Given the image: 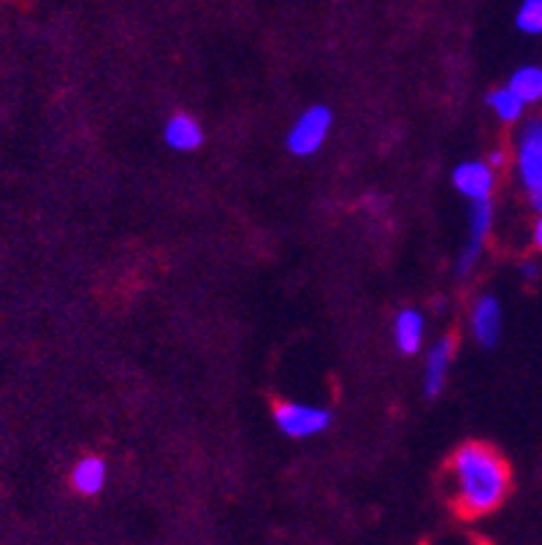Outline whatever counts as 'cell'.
<instances>
[{"label":"cell","mask_w":542,"mask_h":545,"mask_svg":"<svg viewBox=\"0 0 542 545\" xmlns=\"http://www.w3.org/2000/svg\"><path fill=\"white\" fill-rule=\"evenodd\" d=\"M515 25L526 36H540L542 33V0H524L515 11Z\"/></svg>","instance_id":"5bb4252c"},{"label":"cell","mask_w":542,"mask_h":545,"mask_svg":"<svg viewBox=\"0 0 542 545\" xmlns=\"http://www.w3.org/2000/svg\"><path fill=\"white\" fill-rule=\"evenodd\" d=\"M488 106L494 109L496 117H499L502 123H515V120H521L526 104L510 90V87H499V90H494V93L488 95Z\"/></svg>","instance_id":"4fadbf2b"},{"label":"cell","mask_w":542,"mask_h":545,"mask_svg":"<svg viewBox=\"0 0 542 545\" xmlns=\"http://www.w3.org/2000/svg\"><path fill=\"white\" fill-rule=\"evenodd\" d=\"M488 163L494 166V169H499V166H505V152H491V158H488Z\"/></svg>","instance_id":"9a60e30c"},{"label":"cell","mask_w":542,"mask_h":545,"mask_svg":"<svg viewBox=\"0 0 542 545\" xmlns=\"http://www.w3.org/2000/svg\"><path fill=\"white\" fill-rule=\"evenodd\" d=\"M472 331L483 348H494L502 334V304L494 296H483L472 310Z\"/></svg>","instance_id":"52a82bcc"},{"label":"cell","mask_w":542,"mask_h":545,"mask_svg":"<svg viewBox=\"0 0 542 545\" xmlns=\"http://www.w3.org/2000/svg\"><path fill=\"white\" fill-rule=\"evenodd\" d=\"M71 483H74V489L79 494H85V497H93L98 491L103 489V483H106V464L98 456H87L74 467V475H71Z\"/></svg>","instance_id":"8fae6325"},{"label":"cell","mask_w":542,"mask_h":545,"mask_svg":"<svg viewBox=\"0 0 542 545\" xmlns=\"http://www.w3.org/2000/svg\"><path fill=\"white\" fill-rule=\"evenodd\" d=\"M334 123V114L328 106H312L301 114L296 125L288 133V150L299 158L315 155L323 147V141L328 136V128Z\"/></svg>","instance_id":"7a4b0ae2"},{"label":"cell","mask_w":542,"mask_h":545,"mask_svg":"<svg viewBox=\"0 0 542 545\" xmlns=\"http://www.w3.org/2000/svg\"><path fill=\"white\" fill-rule=\"evenodd\" d=\"M453 185L461 196L469 201H480V198H491L494 193V166L483 163V160H467L458 163L453 171Z\"/></svg>","instance_id":"8992f818"},{"label":"cell","mask_w":542,"mask_h":545,"mask_svg":"<svg viewBox=\"0 0 542 545\" xmlns=\"http://www.w3.org/2000/svg\"><path fill=\"white\" fill-rule=\"evenodd\" d=\"M510 90H513L524 104H537L542 98V68L540 66H524L518 68L510 76Z\"/></svg>","instance_id":"7c38bea8"},{"label":"cell","mask_w":542,"mask_h":545,"mask_svg":"<svg viewBox=\"0 0 542 545\" xmlns=\"http://www.w3.org/2000/svg\"><path fill=\"white\" fill-rule=\"evenodd\" d=\"M534 242H537V247L542 250V217L540 223H537V228H534Z\"/></svg>","instance_id":"2e32d148"},{"label":"cell","mask_w":542,"mask_h":545,"mask_svg":"<svg viewBox=\"0 0 542 545\" xmlns=\"http://www.w3.org/2000/svg\"><path fill=\"white\" fill-rule=\"evenodd\" d=\"M423 331H426V320H423L421 312L415 310H402L396 315V323H393V337H396V348L412 356L421 350Z\"/></svg>","instance_id":"30bf717a"},{"label":"cell","mask_w":542,"mask_h":545,"mask_svg":"<svg viewBox=\"0 0 542 545\" xmlns=\"http://www.w3.org/2000/svg\"><path fill=\"white\" fill-rule=\"evenodd\" d=\"M532 201H534V209H537V212H540V215H542V193H537V196H534Z\"/></svg>","instance_id":"e0dca14e"},{"label":"cell","mask_w":542,"mask_h":545,"mask_svg":"<svg viewBox=\"0 0 542 545\" xmlns=\"http://www.w3.org/2000/svg\"><path fill=\"white\" fill-rule=\"evenodd\" d=\"M274 421H277V429H280L285 437L304 440V437H312V434H320L323 429H328L331 413L323 410V407L299 405V402H282V405L274 407Z\"/></svg>","instance_id":"3957f363"},{"label":"cell","mask_w":542,"mask_h":545,"mask_svg":"<svg viewBox=\"0 0 542 545\" xmlns=\"http://www.w3.org/2000/svg\"><path fill=\"white\" fill-rule=\"evenodd\" d=\"M450 358H453V339L450 337L440 339V342L429 350V356H426V380H423V391H426L429 399L442 394L445 380H448Z\"/></svg>","instance_id":"ba28073f"},{"label":"cell","mask_w":542,"mask_h":545,"mask_svg":"<svg viewBox=\"0 0 542 545\" xmlns=\"http://www.w3.org/2000/svg\"><path fill=\"white\" fill-rule=\"evenodd\" d=\"M518 177L529 196L542 193V120H532L518 141Z\"/></svg>","instance_id":"277c9868"},{"label":"cell","mask_w":542,"mask_h":545,"mask_svg":"<svg viewBox=\"0 0 542 545\" xmlns=\"http://www.w3.org/2000/svg\"><path fill=\"white\" fill-rule=\"evenodd\" d=\"M163 136H166V144H169L171 150L177 152L198 150L204 144V131H201V125L190 114H174L169 123H166Z\"/></svg>","instance_id":"9c48e42d"},{"label":"cell","mask_w":542,"mask_h":545,"mask_svg":"<svg viewBox=\"0 0 542 545\" xmlns=\"http://www.w3.org/2000/svg\"><path fill=\"white\" fill-rule=\"evenodd\" d=\"M456 508L464 518L488 516L505 502L510 491V467L502 453L486 442L461 445L450 459Z\"/></svg>","instance_id":"6da1fadb"},{"label":"cell","mask_w":542,"mask_h":545,"mask_svg":"<svg viewBox=\"0 0 542 545\" xmlns=\"http://www.w3.org/2000/svg\"><path fill=\"white\" fill-rule=\"evenodd\" d=\"M491 220H494L491 198L472 201V209H469V245L461 253V258H458V274H469L472 266L477 264V258L483 253V245H486L488 231H491Z\"/></svg>","instance_id":"5b68a950"}]
</instances>
